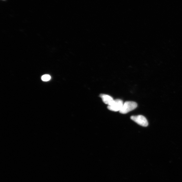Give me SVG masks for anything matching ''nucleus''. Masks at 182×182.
Here are the masks:
<instances>
[{
  "mask_svg": "<svg viewBox=\"0 0 182 182\" xmlns=\"http://www.w3.org/2000/svg\"><path fill=\"white\" fill-rule=\"evenodd\" d=\"M137 107L136 103L132 101H127L124 103L120 112L121 114H125L135 109Z\"/></svg>",
  "mask_w": 182,
  "mask_h": 182,
  "instance_id": "1",
  "label": "nucleus"
},
{
  "mask_svg": "<svg viewBox=\"0 0 182 182\" xmlns=\"http://www.w3.org/2000/svg\"><path fill=\"white\" fill-rule=\"evenodd\" d=\"M124 104L123 101L121 99H116L113 100L109 105L108 106L107 108L111 111H119L121 109Z\"/></svg>",
  "mask_w": 182,
  "mask_h": 182,
  "instance_id": "2",
  "label": "nucleus"
},
{
  "mask_svg": "<svg viewBox=\"0 0 182 182\" xmlns=\"http://www.w3.org/2000/svg\"><path fill=\"white\" fill-rule=\"evenodd\" d=\"M131 119L136 123L143 127H146L148 125V122L146 118L142 115L132 116Z\"/></svg>",
  "mask_w": 182,
  "mask_h": 182,
  "instance_id": "3",
  "label": "nucleus"
},
{
  "mask_svg": "<svg viewBox=\"0 0 182 182\" xmlns=\"http://www.w3.org/2000/svg\"><path fill=\"white\" fill-rule=\"evenodd\" d=\"M99 96L102 98L103 102L108 106L114 100L111 96L108 95L101 94Z\"/></svg>",
  "mask_w": 182,
  "mask_h": 182,
  "instance_id": "4",
  "label": "nucleus"
},
{
  "mask_svg": "<svg viewBox=\"0 0 182 182\" xmlns=\"http://www.w3.org/2000/svg\"><path fill=\"white\" fill-rule=\"evenodd\" d=\"M51 78V76L48 75H44L42 77V79L44 81H48L50 80Z\"/></svg>",
  "mask_w": 182,
  "mask_h": 182,
  "instance_id": "5",
  "label": "nucleus"
}]
</instances>
